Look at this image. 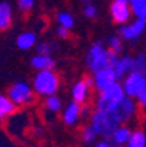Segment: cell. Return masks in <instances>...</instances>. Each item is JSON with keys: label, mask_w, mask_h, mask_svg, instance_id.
Wrapping results in <instances>:
<instances>
[{"label": "cell", "mask_w": 146, "mask_h": 147, "mask_svg": "<svg viewBox=\"0 0 146 147\" xmlns=\"http://www.w3.org/2000/svg\"><path fill=\"white\" fill-rule=\"evenodd\" d=\"M32 90L39 96H53L57 93L60 88V79L54 70H43L38 71L32 79Z\"/></svg>", "instance_id": "1"}, {"label": "cell", "mask_w": 146, "mask_h": 147, "mask_svg": "<svg viewBox=\"0 0 146 147\" xmlns=\"http://www.w3.org/2000/svg\"><path fill=\"white\" fill-rule=\"evenodd\" d=\"M89 118H91V124H89L91 128L95 131L96 136H102L104 140H108L110 136L113 134V131L120 125L113 115L102 114V112H98V111L91 114Z\"/></svg>", "instance_id": "2"}, {"label": "cell", "mask_w": 146, "mask_h": 147, "mask_svg": "<svg viewBox=\"0 0 146 147\" xmlns=\"http://www.w3.org/2000/svg\"><path fill=\"white\" fill-rule=\"evenodd\" d=\"M6 96L12 100L15 107H25L34 102V90L26 82H15L7 89Z\"/></svg>", "instance_id": "3"}, {"label": "cell", "mask_w": 146, "mask_h": 147, "mask_svg": "<svg viewBox=\"0 0 146 147\" xmlns=\"http://www.w3.org/2000/svg\"><path fill=\"white\" fill-rule=\"evenodd\" d=\"M86 66L88 69L95 73L98 70H102L108 67V61H107V48L104 47L102 42H94L86 54Z\"/></svg>", "instance_id": "4"}, {"label": "cell", "mask_w": 146, "mask_h": 147, "mask_svg": "<svg viewBox=\"0 0 146 147\" xmlns=\"http://www.w3.org/2000/svg\"><path fill=\"white\" fill-rule=\"evenodd\" d=\"M143 86H146V76L140 74V73H134V71L129 73L123 79V83H121L124 95L132 99H134V96Z\"/></svg>", "instance_id": "5"}, {"label": "cell", "mask_w": 146, "mask_h": 147, "mask_svg": "<svg viewBox=\"0 0 146 147\" xmlns=\"http://www.w3.org/2000/svg\"><path fill=\"white\" fill-rule=\"evenodd\" d=\"M136 108H137L136 100H134V99H132V98H127V96H126L123 100H120V102L117 103L115 109H114L110 115H113V117L115 118V121L121 125L123 122L129 121V119L134 115Z\"/></svg>", "instance_id": "6"}, {"label": "cell", "mask_w": 146, "mask_h": 147, "mask_svg": "<svg viewBox=\"0 0 146 147\" xmlns=\"http://www.w3.org/2000/svg\"><path fill=\"white\" fill-rule=\"evenodd\" d=\"M146 28V19H136L134 22L120 28V36L126 41H137Z\"/></svg>", "instance_id": "7"}, {"label": "cell", "mask_w": 146, "mask_h": 147, "mask_svg": "<svg viewBox=\"0 0 146 147\" xmlns=\"http://www.w3.org/2000/svg\"><path fill=\"white\" fill-rule=\"evenodd\" d=\"M92 79H94V89H96L98 92H102L105 88H108L110 85H113L114 82H117L114 70L111 67H105L102 70L95 71Z\"/></svg>", "instance_id": "8"}, {"label": "cell", "mask_w": 146, "mask_h": 147, "mask_svg": "<svg viewBox=\"0 0 146 147\" xmlns=\"http://www.w3.org/2000/svg\"><path fill=\"white\" fill-rule=\"evenodd\" d=\"M110 13H111L113 20L118 25H127L130 18H132V10H130L129 3L113 2L111 6H110Z\"/></svg>", "instance_id": "9"}, {"label": "cell", "mask_w": 146, "mask_h": 147, "mask_svg": "<svg viewBox=\"0 0 146 147\" xmlns=\"http://www.w3.org/2000/svg\"><path fill=\"white\" fill-rule=\"evenodd\" d=\"M80 105L76 103V102H69L63 112H61V119H63L65 125H67V127H75V125L79 122V118H80Z\"/></svg>", "instance_id": "10"}, {"label": "cell", "mask_w": 146, "mask_h": 147, "mask_svg": "<svg viewBox=\"0 0 146 147\" xmlns=\"http://www.w3.org/2000/svg\"><path fill=\"white\" fill-rule=\"evenodd\" d=\"M130 133H132V130L129 127H126V125H118L107 141L110 143L111 147H124L129 137H130Z\"/></svg>", "instance_id": "11"}, {"label": "cell", "mask_w": 146, "mask_h": 147, "mask_svg": "<svg viewBox=\"0 0 146 147\" xmlns=\"http://www.w3.org/2000/svg\"><path fill=\"white\" fill-rule=\"evenodd\" d=\"M44 115L47 118V121H53L56 118V115L61 111V100L58 96L53 95V96H47L44 99Z\"/></svg>", "instance_id": "12"}, {"label": "cell", "mask_w": 146, "mask_h": 147, "mask_svg": "<svg viewBox=\"0 0 146 147\" xmlns=\"http://www.w3.org/2000/svg\"><path fill=\"white\" fill-rule=\"evenodd\" d=\"M99 96L110 100V102H114V103H118L120 100H123L126 98V95L123 92V88H121V83H118V82H114L113 85H110L102 92H99Z\"/></svg>", "instance_id": "13"}, {"label": "cell", "mask_w": 146, "mask_h": 147, "mask_svg": "<svg viewBox=\"0 0 146 147\" xmlns=\"http://www.w3.org/2000/svg\"><path fill=\"white\" fill-rule=\"evenodd\" d=\"M28 125V115L26 114H13L9 117V122H7V130L12 134H20L24 133Z\"/></svg>", "instance_id": "14"}, {"label": "cell", "mask_w": 146, "mask_h": 147, "mask_svg": "<svg viewBox=\"0 0 146 147\" xmlns=\"http://www.w3.org/2000/svg\"><path fill=\"white\" fill-rule=\"evenodd\" d=\"M133 69V57L130 55H124L121 58H118L117 64L114 66V74H115V80L118 82L120 79H124L129 73H132Z\"/></svg>", "instance_id": "15"}, {"label": "cell", "mask_w": 146, "mask_h": 147, "mask_svg": "<svg viewBox=\"0 0 146 147\" xmlns=\"http://www.w3.org/2000/svg\"><path fill=\"white\" fill-rule=\"evenodd\" d=\"M31 66L32 69H35L37 71H43V70H53V67L56 66V61L51 55H41V54H35L31 58Z\"/></svg>", "instance_id": "16"}, {"label": "cell", "mask_w": 146, "mask_h": 147, "mask_svg": "<svg viewBox=\"0 0 146 147\" xmlns=\"http://www.w3.org/2000/svg\"><path fill=\"white\" fill-rule=\"evenodd\" d=\"M35 44H37V34L32 31H25L22 34H19L16 38V45L22 51H28V50L34 48Z\"/></svg>", "instance_id": "17"}, {"label": "cell", "mask_w": 146, "mask_h": 147, "mask_svg": "<svg viewBox=\"0 0 146 147\" xmlns=\"http://www.w3.org/2000/svg\"><path fill=\"white\" fill-rule=\"evenodd\" d=\"M89 89L86 88V85L83 83V80H77L75 85H73V88H72V99H73V102H76V103H83V102H86L88 100V98H89Z\"/></svg>", "instance_id": "18"}, {"label": "cell", "mask_w": 146, "mask_h": 147, "mask_svg": "<svg viewBox=\"0 0 146 147\" xmlns=\"http://www.w3.org/2000/svg\"><path fill=\"white\" fill-rule=\"evenodd\" d=\"M12 6L9 2H2L0 3V31H6L12 25Z\"/></svg>", "instance_id": "19"}, {"label": "cell", "mask_w": 146, "mask_h": 147, "mask_svg": "<svg viewBox=\"0 0 146 147\" xmlns=\"http://www.w3.org/2000/svg\"><path fill=\"white\" fill-rule=\"evenodd\" d=\"M15 112H16V107L12 103V100L6 95L0 93V121L9 118Z\"/></svg>", "instance_id": "20"}, {"label": "cell", "mask_w": 146, "mask_h": 147, "mask_svg": "<svg viewBox=\"0 0 146 147\" xmlns=\"http://www.w3.org/2000/svg\"><path fill=\"white\" fill-rule=\"evenodd\" d=\"M124 147H146V134L143 130H136L130 133V137Z\"/></svg>", "instance_id": "21"}, {"label": "cell", "mask_w": 146, "mask_h": 147, "mask_svg": "<svg viewBox=\"0 0 146 147\" xmlns=\"http://www.w3.org/2000/svg\"><path fill=\"white\" fill-rule=\"evenodd\" d=\"M57 24H58V26L70 31L75 26V18L69 12H58L57 13Z\"/></svg>", "instance_id": "22"}, {"label": "cell", "mask_w": 146, "mask_h": 147, "mask_svg": "<svg viewBox=\"0 0 146 147\" xmlns=\"http://www.w3.org/2000/svg\"><path fill=\"white\" fill-rule=\"evenodd\" d=\"M132 71L145 74V71H146V55L143 53H139L133 58V69H132Z\"/></svg>", "instance_id": "23"}, {"label": "cell", "mask_w": 146, "mask_h": 147, "mask_svg": "<svg viewBox=\"0 0 146 147\" xmlns=\"http://www.w3.org/2000/svg\"><path fill=\"white\" fill-rule=\"evenodd\" d=\"M96 137H98V136H96L95 131L91 128V125H86V127L83 128V131H82V140H83V143H85L86 146L96 143Z\"/></svg>", "instance_id": "24"}, {"label": "cell", "mask_w": 146, "mask_h": 147, "mask_svg": "<svg viewBox=\"0 0 146 147\" xmlns=\"http://www.w3.org/2000/svg\"><path fill=\"white\" fill-rule=\"evenodd\" d=\"M35 50H37V54H41V55H51V51L54 50V45L51 42H37L35 44Z\"/></svg>", "instance_id": "25"}, {"label": "cell", "mask_w": 146, "mask_h": 147, "mask_svg": "<svg viewBox=\"0 0 146 147\" xmlns=\"http://www.w3.org/2000/svg\"><path fill=\"white\" fill-rule=\"evenodd\" d=\"M108 50L113 51V53H115V54L121 53V51H123L121 38H118V36H115V35L110 36V39H108Z\"/></svg>", "instance_id": "26"}, {"label": "cell", "mask_w": 146, "mask_h": 147, "mask_svg": "<svg viewBox=\"0 0 146 147\" xmlns=\"http://www.w3.org/2000/svg\"><path fill=\"white\" fill-rule=\"evenodd\" d=\"M18 7L20 12L28 13L35 7V0H18Z\"/></svg>", "instance_id": "27"}, {"label": "cell", "mask_w": 146, "mask_h": 147, "mask_svg": "<svg viewBox=\"0 0 146 147\" xmlns=\"http://www.w3.org/2000/svg\"><path fill=\"white\" fill-rule=\"evenodd\" d=\"M83 15H85L88 19H95V18L98 16V9H96V6L92 5V3L86 5L85 7H83Z\"/></svg>", "instance_id": "28"}, {"label": "cell", "mask_w": 146, "mask_h": 147, "mask_svg": "<svg viewBox=\"0 0 146 147\" xmlns=\"http://www.w3.org/2000/svg\"><path fill=\"white\" fill-rule=\"evenodd\" d=\"M134 99L139 102V105L142 108H145V105H146V86H143L139 92H137V95L134 96Z\"/></svg>", "instance_id": "29"}, {"label": "cell", "mask_w": 146, "mask_h": 147, "mask_svg": "<svg viewBox=\"0 0 146 147\" xmlns=\"http://www.w3.org/2000/svg\"><path fill=\"white\" fill-rule=\"evenodd\" d=\"M107 61H108V67L114 69V66L117 64V61H118V54L107 50Z\"/></svg>", "instance_id": "30"}, {"label": "cell", "mask_w": 146, "mask_h": 147, "mask_svg": "<svg viewBox=\"0 0 146 147\" xmlns=\"http://www.w3.org/2000/svg\"><path fill=\"white\" fill-rule=\"evenodd\" d=\"M56 35H57L58 38H61V39H66V38H69L70 31H67V29H65V28H61V26H57V28H56Z\"/></svg>", "instance_id": "31"}, {"label": "cell", "mask_w": 146, "mask_h": 147, "mask_svg": "<svg viewBox=\"0 0 146 147\" xmlns=\"http://www.w3.org/2000/svg\"><path fill=\"white\" fill-rule=\"evenodd\" d=\"M83 83L86 85V88H88L89 90L94 89V79H92V76H86L85 79H83Z\"/></svg>", "instance_id": "32"}, {"label": "cell", "mask_w": 146, "mask_h": 147, "mask_svg": "<svg viewBox=\"0 0 146 147\" xmlns=\"http://www.w3.org/2000/svg\"><path fill=\"white\" fill-rule=\"evenodd\" d=\"M95 147H111V146H110V143L107 140H101V141L95 143Z\"/></svg>", "instance_id": "33"}, {"label": "cell", "mask_w": 146, "mask_h": 147, "mask_svg": "<svg viewBox=\"0 0 146 147\" xmlns=\"http://www.w3.org/2000/svg\"><path fill=\"white\" fill-rule=\"evenodd\" d=\"M137 3H146V0H129V5H137Z\"/></svg>", "instance_id": "34"}, {"label": "cell", "mask_w": 146, "mask_h": 147, "mask_svg": "<svg viewBox=\"0 0 146 147\" xmlns=\"http://www.w3.org/2000/svg\"><path fill=\"white\" fill-rule=\"evenodd\" d=\"M117 3H129V0H114Z\"/></svg>", "instance_id": "35"}, {"label": "cell", "mask_w": 146, "mask_h": 147, "mask_svg": "<svg viewBox=\"0 0 146 147\" xmlns=\"http://www.w3.org/2000/svg\"><path fill=\"white\" fill-rule=\"evenodd\" d=\"M80 2H82V3H85V6H86V5H89V3L92 2V0H80Z\"/></svg>", "instance_id": "36"}]
</instances>
